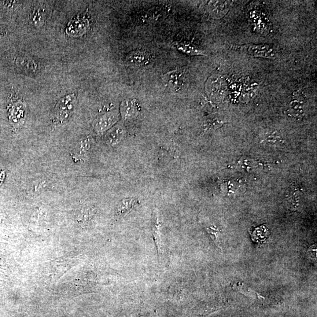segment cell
<instances>
[{"label":"cell","mask_w":317,"mask_h":317,"mask_svg":"<svg viewBox=\"0 0 317 317\" xmlns=\"http://www.w3.org/2000/svg\"><path fill=\"white\" fill-rule=\"evenodd\" d=\"M76 104L74 94L64 96L58 101L54 109L53 123L54 125H61L68 121L72 115Z\"/></svg>","instance_id":"1"},{"label":"cell","mask_w":317,"mask_h":317,"mask_svg":"<svg viewBox=\"0 0 317 317\" xmlns=\"http://www.w3.org/2000/svg\"><path fill=\"white\" fill-rule=\"evenodd\" d=\"M187 80L186 69L177 68L164 75L165 86L173 92H179L183 89Z\"/></svg>","instance_id":"2"},{"label":"cell","mask_w":317,"mask_h":317,"mask_svg":"<svg viewBox=\"0 0 317 317\" xmlns=\"http://www.w3.org/2000/svg\"><path fill=\"white\" fill-rule=\"evenodd\" d=\"M239 50L245 51L253 57L275 59L278 57L277 51L270 46L266 44L248 45L239 47Z\"/></svg>","instance_id":"3"},{"label":"cell","mask_w":317,"mask_h":317,"mask_svg":"<svg viewBox=\"0 0 317 317\" xmlns=\"http://www.w3.org/2000/svg\"><path fill=\"white\" fill-rule=\"evenodd\" d=\"M27 106L24 102L17 100L13 103L10 112V122L16 129H20L23 126L25 116H26Z\"/></svg>","instance_id":"4"},{"label":"cell","mask_w":317,"mask_h":317,"mask_svg":"<svg viewBox=\"0 0 317 317\" xmlns=\"http://www.w3.org/2000/svg\"><path fill=\"white\" fill-rule=\"evenodd\" d=\"M117 120H118V113L116 112L106 113L94 121V130L98 134H104L116 123Z\"/></svg>","instance_id":"5"},{"label":"cell","mask_w":317,"mask_h":317,"mask_svg":"<svg viewBox=\"0 0 317 317\" xmlns=\"http://www.w3.org/2000/svg\"><path fill=\"white\" fill-rule=\"evenodd\" d=\"M91 141L90 136L88 135L83 136L79 140L71 152V156L73 160L78 162L85 160L90 152Z\"/></svg>","instance_id":"6"},{"label":"cell","mask_w":317,"mask_h":317,"mask_svg":"<svg viewBox=\"0 0 317 317\" xmlns=\"http://www.w3.org/2000/svg\"><path fill=\"white\" fill-rule=\"evenodd\" d=\"M151 57L146 51L136 50L129 53L125 57V62L128 65L142 66L150 63Z\"/></svg>","instance_id":"7"},{"label":"cell","mask_w":317,"mask_h":317,"mask_svg":"<svg viewBox=\"0 0 317 317\" xmlns=\"http://www.w3.org/2000/svg\"><path fill=\"white\" fill-rule=\"evenodd\" d=\"M140 104L136 99H128L122 103L121 113L123 120H128L135 118L140 112Z\"/></svg>","instance_id":"8"},{"label":"cell","mask_w":317,"mask_h":317,"mask_svg":"<svg viewBox=\"0 0 317 317\" xmlns=\"http://www.w3.org/2000/svg\"><path fill=\"white\" fill-rule=\"evenodd\" d=\"M126 130L123 125H115L107 132L105 136V141L110 146L118 144L124 139Z\"/></svg>","instance_id":"9"},{"label":"cell","mask_w":317,"mask_h":317,"mask_svg":"<svg viewBox=\"0 0 317 317\" xmlns=\"http://www.w3.org/2000/svg\"><path fill=\"white\" fill-rule=\"evenodd\" d=\"M89 22L85 17H77L70 22L66 32L72 36H80L87 30Z\"/></svg>","instance_id":"10"},{"label":"cell","mask_w":317,"mask_h":317,"mask_svg":"<svg viewBox=\"0 0 317 317\" xmlns=\"http://www.w3.org/2000/svg\"><path fill=\"white\" fill-rule=\"evenodd\" d=\"M231 5V2L229 1L211 2L209 3V13L212 17L218 19L226 14Z\"/></svg>","instance_id":"11"},{"label":"cell","mask_w":317,"mask_h":317,"mask_svg":"<svg viewBox=\"0 0 317 317\" xmlns=\"http://www.w3.org/2000/svg\"><path fill=\"white\" fill-rule=\"evenodd\" d=\"M161 227V223L160 222V220H158V212L155 209L153 211L152 233L154 244H155L157 249L158 260L161 259L162 252Z\"/></svg>","instance_id":"12"},{"label":"cell","mask_w":317,"mask_h":317,"mask_svg":"<svg viewBox=\"0 0 317 317\" xmlns=\"http://www.w3.org/2000/svg\"><path fill=\"white\" fill-rule=\"evenodd\" d=\"M139 204L140 201L138 199L135 197L124 199L117 206L116 215L118 217L123 216Z\"/></svg>","instance_id":"13"},{"label":"cell","mask_w":317,"mask_h":317,"mask_svg":"<svg viewBox=\"0 0 317 317\" xmlns=\"http://www.w3.org/2000/svg\"><path fill=\"white\" fill-rule=\"evenodd\" d=\"M173 47L175 49L180 51L184 54H186L189 55H206L204 51L197 49L196 47H194L189 43L186 42H175L173 43Z\"/></svg>","instance_id":"14"},{"label":"cell","mask_w":317,"mask_h":317,"mask_svg":"<svg viewBox=\"0 0 317 317\" xmlns=\"http://www.w3.org/2000/svg\"><path fill=\"white\" fill-rule=\"evenodd\" d=\"M46 10L42 7H36L30 16V23L35 27H42L46 21Z\"/></svg>","instance_id":"15"},{"label":"cell","mask_w":317,"mask_h":317,"mask_svg":"<svg viewBox=\"0 0 317 317\" xmlns=\"http://www.w3.org/2000/svg\"><path fill=\"white\" fill-rule=\"evenodd\" d=\"M224 124H226L225 122L217 118V117H208L202 124L203 134L209 131L216 130L217 129L222 127Z\"/></svg>","instance_id":"16"},{"label":"cell","mask_w":317,"mask_h":317,"mask_svg":"<svg viewBox=\"0 0 317 317\" xmlns=\"http://www.w3.org/2000/svg\"><path fill=\"white\" fill-rule=\"evenodd\" d=\"M298 92L294 94V99L291 102L290 105V112L294 116L301 115L303 111V104L302 98L299 97Z\"/></svg>","instance_id":"17"},{"label":"cell","mask_w":317,"mask_h":317,"mask_svg":"<svg viewBox=\"0 0 317 317\" xmlns=\"http://www.w3.org/2000/svg\"><path fill=\"white\" fill-rule=\"evenodd\" d=\"M20 65L25 69V71L29 72H35L37 69V65L34 61L30 59H22L19 62Z\"/></svg>","instance_id":"18"},{"label":"cell","mask_w":317,"mask_h":317,"mask_svg":"<svg viewBox=\"0 0 317 317\" xmlns=\"http://www.w3.org/2000/svg\"><path fill=\"white\" fill-rule=\"evenodd\" d=\"M267 230L265 229L264 227H261L256 228L255 230L253 231L252 233V237L253 241L255 242L263 241L265 238L267 237L266 235H262V234H267Z\"/></svg>","instance_id":"19"},{"label":"cell","mask_w":317,"mask_h":317,"mask_svg":"<svg viewBox=\"0 0 317 317\" xmlns=\"http://www.w3.org/2000/svg\"><path fill=\"white\" fill-rule=\"evenodd\" d=\"M206 230L208 231L210 236L212 239V241L215 242V244L219 247L218 241H217V237H218V229L215 226H211L206 228Z\"/></svg>","instance_id":"20"},{"label":"cell","mask_w":317,"mask_h":317,"mask_svg":"<svg viewBox=\"0 0 317 317\" xmlns=\"http://www.w3.org/2000/svg\"><path fill=\"white\" fill-rule=\"evenodd\" d=\"M5 173L1 171L0 172V184H1L3 181L4 179H5Z\"/></svg>","instance_id":"21"},{"label":"cell","mask_w":317,"mask_h":317,"mask_svg":"<svg viewBox=\"0 0 317 317\" xmlns=\"http://www.w3.org/2000/svg\"><path fill=\"white\" fill-rule=\"evenodd\" d=\"M6 34H7L6 32L0 31V41H1L4 37H5V36H6Z\"/></svg>","instance_id":"22"}]
</instances>
